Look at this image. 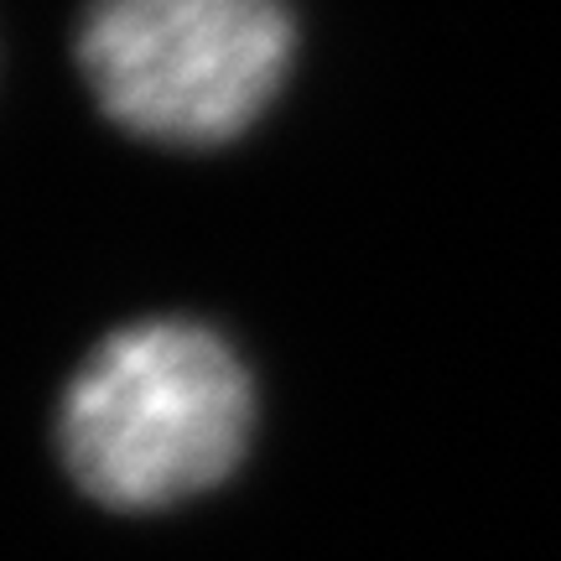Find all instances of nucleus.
I'll return each instance as SVG.
<instances>
[{"label": "nucleus", "instance_id": "1", "mask_svg": "<svg viewBox=\"0 0 561 561\" xmlns=\"http://www.w3.org/2000/svg\"><path fill=\"white\" fill-rule=\"evenodd\" d=\"M255 390L234 348L198 322H136L83 359L62 396V458L89 500L161 510L234 473Z\"/></svg>", "mask_w": 561, "mask_h": 561}, {"label": "nucleus", "instance_id": "2", "mask_svg": "<svg viewBox=\"0 0 561 561\" xmlns=\"http://www.w3.org/2000/svg\"><path fill=\"white\" fill-rule=\"evenodd\" d=\"M297 53L280 0H94L79 68L110 121L161 146H224L276 100Z\"/></svg>", "mask_w": 561, "mask_h": 561}]
</instances>
